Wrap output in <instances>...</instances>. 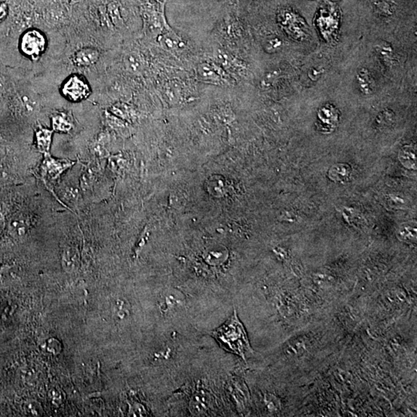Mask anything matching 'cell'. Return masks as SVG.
<instances>
[{
	"mask_svg": "<svg viewBox=\"0 0 417 417\" xmlns=\"http://www.w3.org/2000/svg\"><path fill=\"white\" fill-rule=\"evenodd\" d=\"M212 335L227 351L239 355L243 359L253 353L244 326L236 312L224 325L212 333Z\"/></svg>",
	"mask_w": 417,
	"mask_h": 417,
	"instance_id": "cell-1",
	"label": "cell"
},
{
	"mask_svg": "<svg viewBox=\"0 0 417 417\" xmlns=\"http://www.w3.org/2000/svg\"><path fill=\"white\" fill-rule=\"evenodd\" d=\"M21 52L30 59L37 60L47 48L45 35L37 29L27 30L21 37Z\"/></svg>",
	"mask_w": 417,
	"mask_h": 417,
	"instance_id": "cell-2",
	"label": "cell"
},
{
	"mask_svg": "<svg viewBox=\"0 0 417 417\" xmlns=\"http://www.w3.org/2000/svg\"><path fill=\"white\" fill-rule=\"evenodd\" d=\"M61 93L71 102H81L90 96L91 90L85 78L80 75H73L67 78L63 83Z\"/></svg>",
	"mask_w": 417,
	"mask_h": 417,
	"instance_id": "cell-3",
	"label": "cell"
},
{
	"mask_svg": "<svg viewBox=\"0 0 417 417\" xmlns=\"http://www.w3.org/2000/svg\"><path fill=\"white\" fill-rule=\"evenodd\" d=\"M197 76L206 83L213 84H229V75L221 66L212 63H203L197 68Z\"/></svg>",
	"mask_w": 417,
	"mask_h": 417,
	"instance_id": "cell-4",
	"label": "cell"
},
{
	"mask_svg": "<svg viewBox=\"0 0 417 417\" xmlns=\"http://www.w3.org/2000/svg\"><path fill=\"white\" fill-rule=\"evenodd\" d=\"M99 56L100 54L97 49L87 47L77 51L74 55L73 61L77 66H90L97 62Z\"/></svg>",
	"mask_w": 417,
	"mask_h": 417,
	"instance_id": "cell-5",
	"label": "cell"
},
{
	"mask_svg": "<svg viewBox=\"0 0 417 417\" xmlns=\"http://www.w3.org/2000/svg\"><path fill=\"white\" fill-rule=\"evenodd\" d=\"M52 127L56 132H68L73 127V123L69 114L57 112L52 115Z\"/></svg>",
	"mask_w": 417,
	"mask_h": 417,
	"instance_id": "cell-6",
	"label": "cell"
},
{
	"mask_svg": "<svg viewBox=\"0 0 417 417\" xmlns=\"http://www.w3.org/2000/svg\"><path fill=\"white\" fill-rule=\"evenodd\" d=\"M52 131L49 130L44 127H39L36 132V139L37 145L42 153H48L50 150V144L52 140Z\"/></svg>",
	"mask_w": 417,
	"mask_h": 417,
	"instance_id": "cell-7",
	"label": "cell"
},
{
	"mask_svg": "<svg viewBox=\"0 0 417 417\" xmlns=\"http://www.w3.org/2000/svg\"><path fill=\"white\" fill-rule=\"evenodd\" d=\"M163 44L165 47L169 50H174V49H178L180 47L181 41L178 40V37L173 36L171 33H167L164 35L163 39Z\"/></svg>",
	"mask_w": 417,
	"mask_h": 417,
	"instance_id": "cell-8",
	"label": "cell"
},
{
	"mask_svg": "<svg viewBox=\"0 0 417 417\" xmlns=\"http://www.w3.org/2000/svg\"><path fill=\"white\" fill-rule=\"evenodd\" d=\"M399 234L401 236L403 241H411L416 240V229L409 225L407 227H401Z\"/></svg>",
	"mask_w": 417,
	"mask_h": 417,
	"instance_id": "cell-9",
	"label": "cell"
},
{
	"mask_svg": "<svg viewBox=\"0 0 417 417\" xmlns=\"http://www.w3.org/2000/svg\"><path fill=\"white\" fill-rule=\"evenodd\" d=\"M6 16V6L3 3H0V21Z\"/></svg>",
	"mask_w": 417,
	"mask_h": 417,
	"instance_id": "cell-10",
	"label": "cell"
},
{
	"mask_svg": "<svg viewBox=\"0 0 417 417\" xmlns=\"http://www.w3.org/2000/svg\"><path fill=\"white\" fill-rule=\"evenodd\" d=\"M62 166H64V165H60L59 167L56 168L55 171H62L63 170H64L61 168V167H62ZM50 171H51V169H49L48 171H47V173L50 174V175H51L52 172H50ZM60 173H61V172H58V171H53L52 176L54 177V178H56L55 177L57 176V175H59Z\"/></svg>",
	"mask_w": 417,
	"mask_h": 417,
	"instance_id": "cell-11",
	"label": "cell"
},
{
	"mask_svg": "<svg viewBox=\"0 0 417 417\" xmlns=\"http://www.w3.org/2000/svg\"><path fill=\"white\" fill-rule=\"evenodd\" d=\"M33 1L35 3H40V2H44L46 0H33Z\"/></svg>",
	"mask_w": 417,
	"mask_h": 417,
	"instance_id": "cell-12",
	"label": "cell"
}]
</instances>
